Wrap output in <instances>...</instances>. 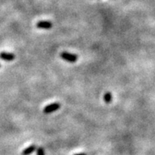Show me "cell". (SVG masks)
I'll list each match as a JSON object with an SVG mask.
<instances>
[{
	"label": "cell",
	"mask_w": 155,
	"mask_h": 155,
	"mask_svg": "<svg viewBox=\"0 0 155 155\" xmlns=\"http://www.w3.org/2000/svg\"><path fill=\"white\" fill-rule=\"evenodd\" d=\"M60 108V104L59 103H53V104H48L47 106L44 108V113L45 114H49V113H51V112H54L57 111Z\"/></svg>",
	"instance_id": "obj_2"
},
{
	"label": "cell",
	"mask_w": 155,
	"mask_h": 155,
	"mask_svg": "<svg viewBox=\"0 0 155 155\" xmlns=\"http://www.w3.org/2000/svg\"><path fill=\"white\" fill-rule=\"evenodd\" d=\"M37 155H45L44 150L42 147H38L37 149Z\"/></svg>",
	"instance_id": "obj_7"
},
{
	"label": "cell",
	"mask_w": 155,
	"mask_h": 155,
	"mask_svg": "<svg viewBox=\"0 0 155 155\" xmlns=\"http://www.w3.org/2000/svg\"><path fill=\"white\" fill-rule=\"evenodd\" d=\"M112 94H111V93H109V92H108V93H106V94H104V101L106 103H110V102L112 101Z\"/></svg>",
	"instance_id": "obj_6"
},
{
	"label": "cell",
	"mask_w": 155,
	"mask_h": 155,
	"mask_svg": "<svg viewBox=\"0 0 155 155\" xmlns=\"http://www.w3.org/2000/svg\"><path fill=\"white\" fill-rule=\"evenodd\" d=\"M37 150V147L35 145H32L30 147L25 148L23 151H22V155H30L32 152H34L35 150Z\"/></svg>",
	"instance_id": "obj_5"
},
{
	"label": "cell",
	"mask_w": 155,
	"mask_h": 155,
	"mask_svg": "<svg viewBox=\"0 0 155 155\" xmlns=\"http://www.w3.org/2000/svg\"><path fill=\"white\" fill-rule=\"evenodd\" d=\"M60 57L63 59L66 60V61L69 62V63H75L78 60V56L74 55V54L69 53L67 51H63V52H61Z\"/></svg>",
	"instance_id": "obj_1"
},
{
	"label": "cell",
	"mask_w": 155,
	"mask_h": 155,
	"mask_svg": "<svg viewBox=\"0 0 155 155\" xmlns=\"http://www.w3.org/2000/svg\"><path fill=\"white\" fill-rule=\"evenodd\" d=\"M37 27L38 29H43V30H50L52 27V23L48 21H40L37 23Z\"/></svg>",
	"instance_id": "obj_3"
},
{
	"label": "cell",
	"mask_w": 155,
	"mask_h": 155,
	"mask_svg": "<svg viewBox=\"0 0 155 155\" xmlns=\"http://www.w3.org/2000/svg\"><path fill=\"white\" fill-rule=\"evenodd\" d=\"M0 58L3 60H5V61H12L15 58V56L12 53L3 51V52L0 53Z\"/></svg>",
	"instance_id": "obj_4"
},
{
	"label": "cell",
	"mask_w": 155,
	"mask_h": 155,
	"mask_svg": "<svg viewBox=\"0 0 155 155\" xmlns=\"http://www.w3.org/2000/svg\"><path fill=\"white\" fill-rule=\"evenodd\" d=\"M74 155H87V154H85V153H81V154H74Z\"/></svg>",
	"instance_id": "obj_8"
}]
</instances>
